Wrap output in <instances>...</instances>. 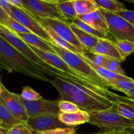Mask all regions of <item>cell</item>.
<instances>
[{"label": "cell", "mask_w": 134, "mask_h": 134, "mask_svg": "<svg viewBox=\"0 0 134 134\" xmlns=\"http://www.w3.org/2000/svg\"><path fill=\"white\" fill-rule=\"evenodd\" d=\"M68 101L75 103L81 109L88 113L111 109L115 101L101 95H92L85 91L75 93L68 98Z\"/></svg>", "instance_id": "cell-6"}, {"label": "cell", "mask_w": 134, "mask_h": 134, "mask_svg": "<svg viewBox=\"0 0 134 134\" xmlns=\"http://www.w3.org/2000/svg\"><path fill=\"white\" fill-rule=\"evenodd\" d=\"M58 116L59 120L68 127L81 125L89 122L90 120V114L82 109L71 113H60Z\"/></svg>", "instance_id": "cell-17"}, {"label": "cell", "mask_w": 134, "mask_h": 134, "mask_svg": "<svg viewBox=\"0 0 134 134\" xmlns=\"http://www.w3.org/2000/svg\"><path fill=\"white\" fill-rule=\"evenodd\" d=\"M20 100L24 106L29 117L41 115H56L60 113L58 100H47L40 99L36 101H26L20 97Z\"/></svg>", "instance_id": "cell-11"}, {"label": "cell", "mask_w": 134, "mask_h": 134, "mask_svg": "<svg viewBox=\"0 0 134 134\" xmlns=\"http://www.w3.org/2000/svg\"><path fill=\"white\" fill-rule=\"evenodd\" d=\"M58 106L60 113H71L77 112L81 109L75 103L68 100H60L59 102Z\"/></svg>", "instance_id": "cell-35"}, {"label": "cell", "mask_w": 134, "mask_h": 134, "mask_svg": "<svg viewBox=\"0 0 134 134\" xmlns=\"http://www.w3.org/2000/svg\"><path fill=\"white\" fill-rule=\"evenodd\" d=\"M71 28L80 43L87 49L88 51H92L99 41V37L89 34L80 29L72 22H69Z\"/></svg>", "instance_id": "cell-19"}, {"label": "cell", "mask_w": 134, "mask_h": 134, "mask_svg": "<svg viewBox=\"0 0 134 134\" xmlns=\"http://www.w3.org/2000/svg\"><path fill=\"white\" fill-rule=\"evenodd\" d=\"M7 134H34L26 122H21L16 125L13 126L8 130Z\"/></svg>", "instance_id": "cell-30"}, {"label": "cell", "mask_w": 134, "mask_h": 134, "mask_svg": "<svg viewBox=\"0 0 134 134\" xmlns=\"http://www.w3.org/2000/svg\"><path fill=\"white\" fill-rule=\"evenodd\" d=\"M0 125H1V126H3L5 127V126H4V125H3V124H2V123H1V121H0ZM5 128H6V127H5Z\"/></svg>", "instance_id": "cell-48"}, {"label": "cell", "mask_w": 134, "mask_h": 134, "mask_svg": "<svg viewBox=\"0 0 134 134\" xmlns=\"http://www.w3.org/2000/svg\"><path fill=\"white\" fill-rule=\"evenodd\" d=\"M115 13H116V14H118L120 16H121L122 18L125 19L126 20L128 21L129 23H130L131 24L134 26V10L126 9V10H122V11Z\"/></svg>", "instance_id": "cell-38"}, {"label": "cell", "mask_w": 134, "mask_h": 134, "mask_svg": "<svg viewBox=\"0 0 134 134\" xmlns=\"http://www.w3.org/2000/svg\"><path fill=\"white\" fill-rule=\"evenodd\" d=\"M10 18V16L9 15V14L0 5V22L4 24L7 20H9Z\"/></svg>", "instance_id": "cell-39"}, {"label": "cell", "mask_w": 134, "mask_h": 134, "mask_svg": "<svg viewBox=\"0 0 134 134\" xmlns=\"http://www.w3.org/2000/svg\"><path fill=\"white\" fill-rule=\"evenodd\" d=\"M0 129H9V128H5V127L3 126L0 125Z\"/></svg>", "instance_id": "cell-47"}, {"label": "cell", "mask_w": 134, "mask_h": 134, "mask_svg": "<svg viewBox=\"0 0 134 134\" xmlns=\"http://www.w3.org/2000/svg\"><path fill=\"white\" fill-rule=\"evenodd\" d=\"M0 121L6 128H10L22 122L17 119L0 99Z\"/></svg>", "instance_id": "cell-22"}, {"label": "cell", "mask_w": 134, "mask_h": 134, "mask_svg": "<svg viewBox=\"0 0 134 134\" xmlns=\"http://www.w3.org/2000/svg\"><path fill=\"white\" fill-rule=\"evenodd\" d=\"M23 1L24 0H10V4L13 6L16 7L20 9H23Z\"/></svg>", "instance_id": "cell-41"}, {"label": "cell", "mask_w": 134, "mask_h": 134, "mask_svg": "<svg viewBox=\"0 0 134 134\" xmlns=\"http://www.w3.org/2000/svg\"><path fill=\"white\" fill-rule=\"evenodd\" d=\"M124 60L134 52V43L127 40L114 41Z\"/></svg>", "instance_id": "cell-27"}, {"label": "cell", "mask_w": 134, "mask_h": 134, "mask_svg": "<svg viewBox=\"0 0 134 134\" xmlns=\"http://www.w3.org/2000/svg\"><path fill=\"white\" fill-rule=\"evenodd\" d=\"M23 9L41 18L65 20L58 9V3L45 0H24Z\"/></svg>", "instance_id": "cell-10"}, {"label": "cell", "mask_w": 134, "mask_h": 134, "mask_svg": "<svg viewBox=\"0 0 134 134\" xmlns=\"http://www.w3.org/2000/svg\"><path fill=\"white\" fill-rule=\"evenodd\" d=\"M85 59H86V61H87V62L91 65L92 68L96 71V73H98L102 79H103L107 81L108 82H109V84L111 81H115V80L119 79H121L122 78V77H125V76H123L121 75L117 74V73H113V72L109 70V69H107V68H103V67L96 65V64H94L92 62H91L90 60H89L88 59L86 58L85 56ZM110 87H111V86H110Z\"/></svg>", "instance_id": "cell-26"}, {"label": "cell", "mask_w": 134, "mask_h": 134, "mask_svg": "<svg viewBox=\"0 0 134 134\" xmlns=\"http://www.w3.org/2000/svg\"><path fill=\"white\" fill-rule=\"evenodd\" d=\"M0 37L7 43L11 44L18 52L34 64L39 67L44 74L49 75L54 77H59L64 80L74 81L71 77L59 69H56L46 63L43 59L39 57L31 48L30 45L25 43L16 32L0 22ZM75 82V81H74Z\"/></svg>", "instance_id": "cell-2"}, {"label": "cell", "mask_w": 134, "mask_h": 134, "mask_svg": "<svg viewBox=\"0 0 134 134\" xmlns=\"http://www.w3.org/2000/svg\"><path fill=\"white\" fill-rule=\"evenodd\" d=\"M115 101V107L118 113L126 119L134 121V108L123 102Z\"/></svg>", "instance_id": "cell-28"}, {"label": "cell", "mask_w": 134, "mask_h": 134, "mask_svg": "<svg viewBox=\"0 0 134 134\" xmlns=\"http://www.w3.org/2000/svg\"><path fill=\"white\" fill-rule=\"evenodd\" d=\"M72 23L74 24L75 25L77 26V27H79L80 29H81L82 30L85 31V32L88 33L89 34H91V35H94L96 37H98L99 38H108V37L104 34H102V33L99 32L98 30H95L94 27H92V26H89L88 24H87L86 23H85V22H83L82 20H81V19L77 17L75 19L73 20L72 21Z\"/></svg>", "instance_id": "cell-29"}, {"label": "cell", "mask_w": 134, "mask_h": 134, "mask_svg": "<svg viewBox=\"0 0 134 134\" xmlns=\"http://www.w3.org/2000/svg\"><path fill=\"white\" fill-rule=\"evenodd\" d=\"M90 52L102 54L109 58L115 59L120 63L125 60L118 49L115 42L108 38H99L96 47L93 51Z\"/></svg>", "instance_id": "cell-15"}, {"label": "cell", "mask_w": 134, "mask_h": 134, "mask_svg": "<svg viewBox=\"0 0 134 134\" xmlns=\"http://www.w3.org/2000/svg\"><path fill=\"white\" fill-rule=\"evenodd\" d=\"M30 47L46 63L48 64L51 66L55 68L56 69H59L61 71L64 72V73L70 75L73 78V79L74 80L75 82L81 84V85H83V86H86V87L92 89V90H95L97 92L102 94L104 96L110 98L109 96L111 92L109 91V89L103 88L100 87L98 85H96L95 82H93L92 81L89 79L88 78L78 73L76 71L73 70L57 54L44 52V51H41L40 49H38V48H35V47H32V46L30 45Z\"/></svg>", "instance_id": "cell-4"}, {"label": "cell", "mask_w": 134, "mask_h": 134, "mask_svg": "<svg viewBox=\"0 0 134 134\" xmlns=\"http://www.w3.org/2000/svg\"><path fill=\"white\" fill-rule=\"evenodd\" d=\"M26 123L36 134L44 131L68 127L59 120L56 115H41L30 117Z\"/></svg>", "instance_id": "cell-14"}, {"label": "cell", "mask_w": 134, "mask_h": 134, "mask_svg": "<svg viewBox=\"0 0 134 134\" xmlns=\"http://www.w3.org/2000/svg\"><path fill=\"white\" fill-rule=\"evenodd\" d=\"M0 83H2V81H1V77L0 75Z\"/></svg>", "instance_id": "cell-49"}, {"label": "cell", "mask_w": 134, "mask_h": 134, "mask_svg": "<svg viewBox=\"0 0 134 134\" xmlns=\"http://www.w3.org/2000/svg\"><path fill=\"white\" fill-rule=\"evenodd\" d=\"M105 68H107L109 70L111 71L113 73H117V74L121 75L123 76H128L124 71V69L122 68L120 62L115 60V59L107 58Z\"/></svg>", "instance_id": "cell-32"}, {"label": "cell", "mask_w": 134, "mask_h": 134, "mask_svg": "<svg viewBox=\"0 0 134 134\" xmlns=\"http://www.w3.org/2000/svg\"><path fill=\"white\" fill-rule=\"evenodd\" d=\"M0 68L9 73H18L49 82L50 79L35 64L26 58L11 44L0 37Z\"/></svg>", "instance_id": "cell-1"}, {"label": "cell", "mask_w": 134, "mask_h": 134, "mask_svg": "<svg viewBox=\"0 0 134 134\" xmlns=\"http://www.w3.org/2000/svg\"><path fill=\"white\" fill-rule=\"evenodd\" d=\"M109 97L111 99H113V100L123 102V103H126L128 105L131 106V107H133L134 108V99L128 98V97H125L122 96L118 95V94H115V93L113 92H111Z\"/></svg>", "instance_id": "cell-37"}, {"label": "cell", "mask_w": 134, "mask_h": 134, "mask_svg": "<svg viewBox=\"0 0 134 134\" xmlns=\"http://www.w3.org/2000/svg\"><path fill=\"white\" fill-rule=\"evenodd\" d=\"M29 12V11H28ZM30 13V12H29ZM30 14L43 26V27H49L52 28L55 32L58 34L60 37L64 38L65 40L70 43L75 47L80 49L88 52L87 49L80 43L79 41L75 36L73 31L71 28L69 22L66 20L58 19V18H41L38 16L35 15L30 13Z\"/></svg>", "instance_id": "cell-8"}, {"label": "cell", "mask_w": 134, "mask_h": 134, "mask_svg": "<svg viewBox=\"0 0 134 134\" xmlns=\"http://www.w3.org/2000/svg\"><path fill=\"white\" fill-rule=\"evenodd\" d=\"M51 46L55 52L61 57L73 70L81 73L96 85L103 88L108 89L110 87L109 82L102 79L91 65L87 62L84 55L76 54L56 45L53 43H50Z\"/></svg>", "instance_id": "cell-5"}, {"label": "cell", "mask_w": 134, "mask_h": 134, "mask_svg": "<svg viewBox=\"0 0 134 134\" xmlns=\"http://www.w3.org/2000/svg\"><path fill=\"white\" fill-rule=\"evenodd\" d=\"M124 1H126L128 2H130L132 3H134V0H124Z\"/></svg>", "instance_id": "cell-46"}, {"label": "cell", "mask_w": 134, "mask_h": 134, "mask_svg": "<svg viewBox=\"0 0 134 134\" xmlns=\"http://www.w3.org/2000/svg\"><path fill=\"white\" fill-rule=\"evenodd\" d=\"M126 96H127V97H128V98H132V99H134V87L130 90V91L129 92H128V94H127Z\"/></svg>", "instance_id": "cell-42"}, {"label": "cell", "mask_w": 134, "mask_h": 134, "mask_svg": "<svg viewBox=\"0 0 134 134\" xmlns=\"http://www.w3.org/2000/svg\"><path fill=\"white\" fill-rule=\"evenodd\" d=\"M0 99L17 119L22 122H27L30 117L21 102L20 94L11 92L3 86Z\"/></svg>", "instance_id": "cell-13"}, {"label": "cell", "mask_w": 134, "mask_h": 134, "mask_svg": "<svg viewBox=\"0 0 134 134\" xmlns=\"http://www.w3.org/2000/svg\"><path fill=\"white\" fill-rule=\"evenodd\" d=\"M77 17L89 26L94 27L95 30H98L102 34H105L107 37L109 36L108 25L105 18L99 10V9L96 11L90 14L78 16Z\"/></svg>", "instance_id": "cell-16"}, {"label": "cell", "mask_w": 134, "mask_h": 134, "mask_svg": "<svg viewBox=\"0 0 134 134\" xmlns=\"http://www.w3.org/2000/svg\"><path fill=\"white\" fill-rule=\"evenodd\" d=\"M9 129H0V134H7Z\"/></svg>", "instance_id": "cell-43"}, {"label": "cell", "mask_w": 134, "mask_h": 134, "mask_svg": "<svg viewBox=\"0 0 134 134\" xmlns=\"http://www.w3.org/2000/svg\"><path fill=\"white\" fill-rule=\"evenodd\" d=\"M76 129L74 127L59 128L51 130L39 132L37 134H75Z\"/></svg>", "instance_id": "cell-36"}, {"label": "cell", "mask_w": 134, "mask_h": 134, "mask_svg": "<svg viewBox=\"0 0 134 134\" xmlns=\"http://www.w3.org/2000/svg\"><path fill=\"white\" fill-rule=\"evenodd\" d=\"M73 3L78 16L90 14L99 9L93 0H73Z\"/></svg>", "instance_id": "cell-21"}, {"label": "cell", "mask_w": 134, "mask_h": 134, "mask_svg": "<svg viewBox=\"0 0 134 134\" xmlns=\"http://www.w3.org/2000/svg\"><path fill=\"white\" fill-rule=\"evenodd\" d=\"M10 16L28 29L31 33L38 35L47 41L52 43V39L45 28L26 10L12 5Z\"/></svg>", "instance_id": "cell-9"}, {"label": "cell", "mask_w": 134, "mask_h": 134, "mask_svg": "<svg viewBox=\"0 0 134 134\" xmlns=\"http://www.w3.org/2000/svg\"><path fill=\"white\" fill-rule=\"evenodd\" d=\"M110 86L111 88L119 90L127 95L134 87V79L128 76H125L121 79L111 81Z\"/></svg>", "instance_id": "cell-25"}, {"label": "cell", "mask_w": 134, "mask_h": 134, "mask_svg": "<svg viewBox=\"0 0 134 134\" xmlns=\"http://www.w3.org/2000/svg\"><path fill=\"white\" fill-rule=\"evenodd\" d=\"M93 1L99 9L113 13H118L126 9L124 4L118 0H93Z\"/></svg>", "instance_id": "cell-24"}, {"label": "cell", "mask_w": 134, "mask_h": 134, "mask_svg": "<svg viewBox=\"0 0 134 134\" xmlns=\"http://www.w3.org/2000/svg\"><path fill=\"white\" fill-rule=\"evenodd\" d=\"M49 82L58 91L60 97H61V100H67L68 98L71 95L81 91H85L89 94H92V95L103 96L102 94L97 92L95 90H92V89L83 86L81 84L69 81V80L62 79L59 77H54V79H50Z\"/></svg>", "instance_id": "cell-12"}, {"label": "cell", "mask_w": 134, "mask_h": 134, "mask_svg": "<svg viewBox=\"0 0 134 134\" xmlns=\"http://www.w3.org/2000/svg\"><path fill=\"white\" fill-rule=\"evenodd\" d=\"M58 9L62 16L66 21L69 20L71 22L78 16L74 7L73 0H66L59 2Z\"/></svg>", "instance_id": "cell-23"}, {"label": "cell", "mask_w": 134, "mask_h": 134, "mask_svg": "<svg viewBox=\"0 0 134 134\" xmlns=\"http://www.w3.org/2000/svg\"><path fill=\"white\" fill-rule=\"evenodd\" d=\"M91 134H133L129 132H122V131H100V132Z\"/></svg>", "instance_id": "cell-40"}, {"label": "cell", "mask_w": 134, "mask_h": 134, "mask_svg": "<svg viewBox=\"0 0 134 134\" xmlns=\"http://www.w3.org/2000/svg\"><path fill=\"white\" fill-rule=\"evenodd\" d=\"M3 24L6 26L7 27H8L9 29H10V30H13V31H14V32L16 33H20V34L31 33L28 29H27L26 27L22 26L20 23H19L18 22L16 21L15 20L12 18L11 17H10V19L7 20L6 22L4 24Z\"/></svg>", "instance_id": "cell-33"}, {"label": "cell", "mask_w": 134, "mask_h": 134, "mask_svg": "<svg viewBox=\"0 0 134 134\" xmlns=\"http://www.w3.org/2000/svg\"><path fill=\"white\" fill-rule=\"evenodd\" d=\"M84 56L86 58L88 59L89 60L92 62L96 65L103 67V68H105V66L106 62L107 60V57H106V56H103L102 54H99L94 53V52H90V51L86 52Z\"/></svg>", "instance_id": "cell-34"}, {"label": "cell", "mask_w": 134, "mask_h": 134, "mask_svg": "<svg viewBox=\"0 0 134 134\" xmlns=\"http://www.w3.org/2000/svg\"><path fill=\"white\" fill-rule=\"evenodd\" d=\"M89 114L88 123L100 128L101 131H122L134 134V121L120 115L115 105L109 109Z\"/></svg>", "instance_id": "cell-3"}, {"label": "cell", "mask_w": 134, "mask_h": 134, "mask_svg": "<svg viewBox=\"0 0 134 134\" xmlns=\"http://www.w3.org/2000/svg\"><path fill=\"white\" fill-rule=\"evenodd\" d=\"M44 27L45 28L46 31H47L49 36L51 37V39L52 41V43L54 44L61 47V48H64V49H66L68 51H71V52H74V53L79 54L81 55H85L86 54V51L82 49H80V48H78L77 47H75L74 45H73L70 43H69L66 40H65L64 38L60 37L58 34H56L52 28H51L49 27Z\"/></svg>", "instance_id": "cell-20"}, {"label": "cell", "mask_w": 134, "mask_h": 134, "mask_svg": "<svg viewBox=\"0 0 134 134\" xmlns=\"http://www.w3.org/2000/svg\"><path fill=\"white\" fill-rule=\"evenodd\" d=\"M45 1H55V2H62V1H66V0H45Z\"/></svg>", "instance_id": "cell-45"}, {"label": "cell", "mask_w": 134, "mask_h": 134, "mask_svg": "<svg viewBox=\"0 0 134 134\" xmlns=\"http://www.w3.org/2000/svg\"><path fill=\"white\" fill-rule=\"evenodd\" d=\"M20 97L26 101H36L38 99H42V96L35 90L31 88L30 86H24L23 87Z\"/></svg>", "instance_id": "cell-31"}, {"label": "cell", "mask_w": 134, "mask_h": 134, "mask_svg": "<svg viewBox=\"0 0 134 134\" xmlns=\"http://www.w3.org/2000/svg\"><path fill=\"white\" fill-rule=\"evenodd\" d=\"M16 34L28 45L32 46V47L41 50L44 52L56 54L54 50L51 46L50 42L44 40L38 35L33 34V33H26V34L16 33Z\"/></svg>", "instance_id": "cell-18"}, {"label": "cell", "mask_w": 134, "mask_h": 134, "mask_svg": "<svg viewBox=\"0 0 134 134\" xmlns=\"http://www.w3.org/2000/svg\"><path fill=\"white\" fill-rule=\"evenodd\" d=\"M6 1H7L8 2H9L10 3V0H6Z\"/></svg>", "instance_id": "cell-50"}, {"label": "cell", "mask_w": 134, "mask_h": 134, "mask_svg": "<svg viewBox=\"0 0 134 134\" xmlns=\"http://www.w3.org/2000/svg\"><path fill=\"white\" fill-rule=\"evenodd\" d=\"M107 21L108 35L115 41L127 40L134 43V26L116 13L99 9Z\"/></svg>", "instance_id": "cell-7"}, {"label": "cell", "mask_w": 134, "mask_h": 134, "mask_svg": "<svg viewBox=\"0 0 134 134\" xmlns=\"http://www.w3.org/2000/svg\"><path fill=\"white\" fill-rule=\"evenodd\" d=\"M3 86L4 85H3L2 83H0V96H1V94L3 92Z\"/></svg>", "instance_id": "cell-44"}]
</instances>
